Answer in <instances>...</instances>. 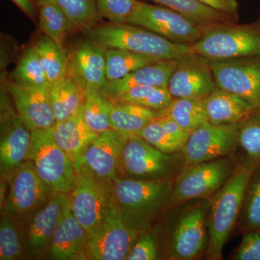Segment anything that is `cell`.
<instances>
[{
	"mask_svg": "<svg viewBox=\"0 0 260 260\" xmlns=\"http://www.w3.org/2000/svg\"><path fill=\"white\" fill-rule=\"evenodd\" d=\"M174 180L119 178L113 184L114 203L128 226L142 233L156 226L174 206Z\"/></svg>",
	"mask_w": 260,
	"mask_h": 260,
	"instance_id": "1",
	"label": "cell"
},
{
	"mask_svg": "<svg viewBox=\"0 0 260 260\" xmlns=\"http://www.w3.org/2000/svg\"><path fill=\"white\" fill-rule=\"evenodd\" d=\"M210 199L191 200L175 205L164 218L159 233L164 257L194 260L206 256Z\"/></svg>",
	"mask_w": 260,
	"mask_h": 260,
	"instance_id": "2",
	"label": "cell"
},
{
	"mask_svg": "<svg viewBox=\"0 0 260 260\" xmlns=\"http://www.w3.org/2000/svg\"><path fill=\"white\" fill-rule=\"evenodd\" d=\"M256 168L238 158L232 177L210 198L206 253L208 259H223L224 246L239 223L246 188Z\"/></svg>",
	"mask_w": 260,
	"mask_h": 260,
	"instance_id": "3",
	"label": "cell"
},
{
	"mask_svg": "<svg viewBox=\"0 0 260 260\" xmlns=\"http://www.w3.org/2000/svg\"><path fill=\"white\" fill-rule=\"evenodd\" d=\"M188 52L210 61L260 56V18L247 24L204 25L203 37L188 46Z\"/></svg>",
	"mask_w": 260,
	"mask_h": 260,
	"instance_id": "4",
	"label": "cell"
},
{
	"mask_svg": "<svg viewBox=\"0 0 260 260\" xmlns=\"http://www.w3.org/2000/svg\"><path fill=\"white\" fill-rule=\"evenodd\" d=\"M85 34L88 39L105 49H122L161 60L179 59L188 53V46L175 44L148 29L127 23L98 25Z\"/></svg>",
	"mask_w": 260,
	"mask_h": 260,
	"instance_id": "5",
	"label": "cell"
},
{
	"mask_svg": "<svg viewBox=\"0 0 260 260\" xmlns=\"http://www.w3.org/2000/svg\"><path fill=\"white\" fill-rule=\"evenodd\" d=\"M185 165L180 152L164 153L131 133L121 156L118 175L136 180H174Z\"/></svg>",
	"mask_w": 260,
	"mask_h": 260,
	"instance_id": "6",
	"label": "cell"
},
{
	"mask_svg": "<svg viewBox=\"0 0 260 260\" xmlns=\"http://www.w3.org/2000/svg\"><path fill=\"white\" fill-rule=\"evenodd\" d=\"M7 181L8 192L1 203L2 213L14 220L20 228L54 195L38 176L30 160L15 169Z\"/></svg>",
	"mask_w": 260,
	"mask_h": 260,
	"instance_id": "7",
	"label": "cell"
},
{
	"mask_svg": "<svg viewBox=\"0 0 260 260\" xmlns=\"http://www.w3.org/2000/svg\"><path fill=\"white\" fill-rule=\"evenodd\" d=\"M29 160L38 176L53 194H70L74 186L76 170L73 161L56 144L51 128L32 130Z\"/></svg>",
	"mask_w": 260,
	"mask_h": 260,
	"instance_id": "8",
	"label": "cell"
},
{
	"mask_svg": "<svg viewBox=\"0 0 260 260\" xmlns=\"http://www.w3.org/2000/svg\"><path fill=\"white\" fill-rule=\"evenodd\" d=\"M237 155L185 165L174 179V205L210 199L229 181L237 168Z\"/></svg>",
	"mask_w": 260,
	"mask_h": 260,
	"instance_id": "9",
	"label": "cell"
},
{
	"mask_svg": "<svg viewBox=\"0 0 260 260\" xmlns=\"http://www.w3.org/2000/svg\"><path fill=\"white\" fill-rule=\"evenodd\" d=\"M127 23L138 25L170 42L190 46L201 39L204 25L166 7L138 3Z\"/></svg>",
	"mask_w": 260,
	"mask_h": 260,
	"instance_id": "10",
	"label": "cell"
},
{
	"mask_svg": "<svg viewBox=\"0 0 260 260\" xmlns=\"http://www.w3.org/2000/svg\"><path fill=\"white\" fill-rule=\"evenodd\" d=\"M140 234L126 225L112 198L104 219L88 234L89 259H126Z\"/></svg>",
	"mask_w": 260,
	"mask_h": 260,
	"instance_id": "11",
	"label": "cell"
},
{
	"mask_svg": "<svg viewBox=\"0 0 260 260\" xmlns=\"http://www.w3.org/2000/svg\"><path fill=\"white\" fill-rule=\"evenodd\" d=\"M32 133L13 109L5 93H1L0 170L3 180L29 160Z\"/></svg>",
	"mask_w": 260,
	"mask_h": 260,
	"instance_id": "12",
	"label": "cell"
},
{
	"mask_svg": "<svg viewBox=\"0 0 260 260\" xmlns=\"http://www.w3.org/2000/svg\"><path fill=\"white\" fill-rule=\"evenodd\" d=\"M130 134L114 129L99 133L83 156L74 164L75 169H80L113 186L119 179V162Z\"/></svg>",
	"mask_w": 260,
	"mask_h": 260,
	"instance_id": "13",
	"label": "cell"
},
{
	"mask_svg": "<svg viewBox=\"0 0 260 260\" xmlns=\"http://www.w3.org/2000/svg\"><path fill=\"white\" fill-rule=\"evenodd\" d=\"M239 124L217 125L206 121L194 130L180 151L186 165L237 155Z\"/></svg>",
	"mask_w": 260,
	"mask_h": 260,
	"instance_id": "14",
	"label": "cell"
},
{
	"mask_svg": "<svg viewBox=\"0 0 260 260\" xmlns=\"http://www.w3.org/2000/svg\"><path fill=\"white\" fill-rule=\"evenodd\" d=\"M75 170L76 179L69 194L70 208L88 235L105 216L112 203V186L80 169Z\"/></svg>",
	"mask_w": 260,
	"mask_h": 260,
	"instance_id": "15",
	"label": "cell"
},
{
	"mask_svg": "<svg viewBox=\"0 0 260 260\" xmlns=\"http://www.w3.org/2000/svg\"><path fill=\"white\" fill-rule=\"evenodd\" d=\"M219 88L235 94L260 110V56L210 61Z\"/></svg>",
	"mask_w": 260,
	"mask_h": 260,
	"instance_id": "16",
	"label": "cell"
},
{
	"mask_svg": "<svg viewBox=\"0 0 260 260\" xmlns=\"http://www.w3.org/2000/svg\"><path fill=\"white\" fill-rule=\"evenodd\" d=\"M217 88L210 60L189 52L178 59L168 85L174 99L198 100H203Z\"/></svg>",
	"mask_w": 260,
	"mask_h": 260,
	"instance_id": "17",
	"label": "cell"
},
{
	"mask_svg": "<svg viewBox=\"0 0 260 260\" xmlns=\"http://www.w3.org/2000/svg\"><path fill=\"white\" fill-rule=\"evenodd\" d=\"M69 201V194H54L44 208L21 227L25 256L38 257L50 246Z\"/></svg>",
	"mask_w": 260,
	"mask_h": 260,
	"instance_id": "18",
	"label": "cell"
},
{
	"mask_svg": "<svg viewBox=\"0 0 260 260\" xmlns=\"http://www.w3.org/2000/svg\"><path fill=\"white\" fill-rule=\"evenodd\" d=\"M106 50L90 39L80 43L69 52L67 75L84 90H101L107 82Z\"/></svg>",
	"mask_w": 260,
	"mask_h": 260,
	"instance_id": "19",
	"label": "cell"
},
{
	"mask_svg": "<svg viewBox=\"0 0 260 260\" xmlns=\"http://www.w3.org/2000/svg\"><path fill=\"white\" fill-rule=\"evenodd\" d=\"M6 90L14 102L15 110L29 129H48L56 124L49 89L23 86L11 82L7 83Z\"/></svg>",
	"mask_w": 260,
	"mask_h": 260,
	"instance_id": "20",
	"label": "cell"
},
{
	"mask_svg": "<svg viewBox=\"0 0 260 260\" xmlns=\"http://www.w3.org/2000/svg\"><path fill=\"white\" fill-rule=\"evenodd\" d=\"M88 239L86 230L72 212L69 196V201L48 249L49 259H89Z\"/></svg>",
	"mask_w": 260,
	"mask_h": 260,
	"instance_id": "21",
	"label": "cell"
},
{
	"mask_svg": "<svg viewBox=\"0 0 260 260\" xmlns=\"http://www.w3.org/2000/svg\"><path fill=\"white\" fill-rule=\"evenodd\" d=\"M178 63L177 59H164L132 72L121 79L107 81L101 92L108 99L134 87H167Z\"/></svg>",
	"mask_w": 260,
	"mask_h": 260,
	"instance_id": "22",
	"label": "cell"
},
{
	"mask_svg": "<svg viewBox=\"0 0 260 260\" xmlns=\"http://www.w3.org/2000/svg\"><path fill=\"white\" fill-rule=\"evenodd\" d=\"M203 102L208 121L217 125L240 124L259 111L245 99L218 87Z\"/></svg>",
	"mask_w": 260,
	"mask_h": 260,
	"instance_id": "23",
	"label": "cell"
},
{
	"mask_svg": "<svg viewBox=\"0 0 260 260\" xmlns=\"http://www.w3.org/2000/svg\"><path fill=\"white\" fill-rule=\"evenodd\" d=\"M51 129L56 144L69 157L73 164L83 156L98 135L87 124L82 113V108L71 117L56 121Z\"/></svg>",
	"mask_w": 260,
	"mask_h": 260,
	"instance_id": "24",
	"label": "cell"
},
{
	"mask_svg": "<svg viewBox=\"0 0 260 260\" xmlns=\"http://www.w3.org/2000/svg\"><path fill=\"white\" fill-rule=\"evenodd\" d=\"M136 134L164 153H176L181 151L190 133L172 118L161 116Z\"/></svg>",
	"mask_w": 260,
	"mask_h": 260,
	"instance_id": "25",
	"label": "cell"
},
{
	"mask_svg": "<svg viewBox=\"0 0 260 260\" xmlns=\"http://www.w3.org/2000/svg\"><path fill=\"white\" fill-rule=\"evenodd\" d=\"M49 95L56 120L61 121L79 112L83 106L85 90L66 75L49 85Z\"/></svg>",
	"mask_w": 260,
	"mask_h": 260,
	"instance_id": "26",
	"label": "cell"
},
{
	"mask_svg": "<svg viewBox=\"0 0 260 260\" xmlns=\"http://www.w3.org/2000/svg\"><path fill=\"white\" fill-rule=\"evenodd\" d=\"M110 124L112 129L138 133L150 122L160 117V111L151 110L129 103L112 100Z\"/></svg>",
	"mask_w": 260,
	"mask_h": 260,
	"instance_id": "27",
	"label": "cell"
},
{
	"mask_svg": "<svg viewBox=\"0 0 260 260\" xmlns=\"http://www.w3.org/2000/svg\"><path fill=\"white\" fill-rule=\"evenodd\" d=\"M39 26L44 34L64 46L67 38L75 31L68 15L53 0H37Z\"/></svg>",
	"mask_w": 260,
	"mask_h": 260,
	"instance_id": "28",
	"label": "cell"
},
{
	"mask_svg": "<svg viewBox=\"0 0 260 260\" xmlns=\"http://www.w3.org/2000/svg\"><path fill=\"white\" fill-rule=\"evenodd\" d=\"M47 74L49 85L64 78L68 72L69 52L48 36H41L34 44Z\"/></svg>",
	"mask_w": 260,
	"mask_h": 260,
	"instance_id": "29",
	"label": "cell"
},
{
	"mask_svg": "<svg viewBox=\"0 0 260 260\" xmlns=\"http://www.w3.org/2000/svg\"><path fill=\"white\" fill-rule=\"evenodd\" d=\"M160 114L172 118L189 133L208 121L203 100L198 99H174L167 109L160 111Z\"/></svg>",
	"mask_w": 260,
	"mask_h": 260,
	"instance_id": "30",
	"label": "cell"
},
{
	"mask_svg": "<svg viewBox=\"0 0 260 260\" xmlns=\"http://www.w3.org/2000/svg\"><path fill=\"white\" fill-rule=\"evenodd\" d=\"M106 73L107 81L121 79L132 72L161 59L122 49H107Z\"/></svg>",
	"mask_w": 260,
	"mask_h": 260,
	"instance_id": "31",
	"label": "cell"
},
{
	"mask_svg": "<svg viewBox=\"0 0 260 260\" xmlns=\"http://www.w3.org/2000/svg\"><path fill=\"white\" fill-rule=\"evenodd\" d=\"M112 104V101L106 97L100 90L85 89L82 113L89 127L98 134L112 129L110 124Z\"/></svg>",
	"mask_w": 260,
	"mask_h": 260,
	"instance_id": "32",
	"label": "cell"
},
{
	"mask_svg": "<svg viewBox=\"0 0 260 260\" xmlns=\"http://www.w3.org/2000/svg\"><path fill=\"white\" fill-rule=\"evenodd\" d=\"M151 1L174 10L201 25L237 21L232 17L208 8L197 0H151Z\"/></svg>",
	"mask_w": 260,
	"mask_h": 260,
	"instance_id": "33",
	"label": "cell"
},
{
	"mask_svg": "<svg viewBox=\"0 0 260 260\" xmlns=\"http://www.w3.org/2000/svg\"><path fill=\"white\" fill-rule=\"evenodd\" d=\"M13 82L34 88H49V80L34 45L23 53L12 74Z\"/></svg>",
	"mask_w": 260,
	"mask_h": 260,
	"instance_id": "34",
	"label": "cell"
},
{
	"mask_svg": "<svg viewBox=\"0 0 260 260\" xmlns=\"http://www.w3.org/2000/svg\"><path fill=\"white\" fill-rule=\"evenodd\" d=\"M238 142L240 155L237 157L254 167L260 166V110L253 113L239 124Z\"/></svg>",
	"mask_w": 260,
	"mask_h": 260,
	"instance_id": "35",
	"label": "cell"
},
{
	"mask_svg": "<svg viewBox=\"0 0 260 260\" xmlns=\"http://www.w3.org/2000/svg\"><path fill=\"white\" fill-rule=\"evenodd\" d=\"M109 99L162 111L170 105L174 98L167 87L141 86L130 88Z\"/></svg>",
	"mask_w": 260,
	"mask_h": 260,
	"instance_id": "36",
	"label": "cell"
},
{
	"mask_svg": "<svg viewBox=\"0 0 260 260\" xmlns=\"http://www.w3.org/2000/svg\"><path fill=\"white\" fill-rule=\"evenodd\" d=\"M68 15L75 31L87 32L102 20L95 0H53Z\"/></svg>",
	"mask_w": 260,
	"mask_h": 260,
	"instance_id": "37",
	"label": "cell"
},
{
	"mask_svg": "<svg viewBox=\"0 0 260 260\" xmlns=\"http://www.w3.org/2000/svg\"><path fill=\"white\" fill-rule=\"evenodd\" d=\"M238 225L242 233L260 229V166L246 186Z\"/></svg>",
	"mask_w": 260,
	"mask_h": 260,
	"instance_id": "38",
	"label": "cell"
},
{
	"mask_svg": "<svg viewBox=\"0 0 260 260\" xmlns=\"http://www.w3.org/2000/svg\"><path fill=\"white\" fill-rule=\"evenodd\" d=\"M25 256L21 228L17 222L2 215L0 222V259L17 260Z\"/></svg>",
	"mask_w": 260,
	"mask_h": 260,
	"instance_id": "39",
	"label": "cell"
},
{
	"mask_svg": "<svg viewBox=\"0 0 260 260\" xmlns=\"http://www.w3.org/2000/svg\"><path fill=\"white\" fill-rule=\"evenodd\" d=\"M156 227L142 233L132 247L126 260H155L164 255L160 233Z\"/></svg>",
	"mask_w": 260,
	"mask_h": 260,
	"instance_id": "40",
	"label": "cell"
},
{
	"mask_svg": "<svg viewBox=\"0 0 260 260\" xmlns=\"http://www.w3.org/2000/svg\"><path fill=\"white\" fill-rule=\"evenodd\" d=\"M102 18L109 23H126L140 3L138 0H95Z\"/></svg>",
	"mask_w": 260,
	"mask_h": 260,
	"instance_id": "41",
	"label": "cell"
},
{
	"mask_svg": "<svg viewBox=\"0 0 260 260\" xmlns=\"http://www.w3.org/2000/svg\"><path fill=\"white\" fill-rule=\"evenodd\" d=\"M242 242L232 259L260 260V229L243 233Z\"/></svg>",
	"mask_w": 260,
	"mask_h": 260,
	"instance_id": "42",
	"label": "cell"
},
{
	"mask_svg": "<svg viewBox=\"0 0 260 260\" xmlns=\"http://www.w3.org/2000/svg\"><path fill=\"white\" fill-rule=\"evenodd\" d=\"M212 9L229 15L238 20V4L237 0H197Z\"/></svg>",
	"mask_w": 260,
	"mask_h": 260,
	"instance_id": "43",
	"label": "cell"
},
{
	"mask_svg": "<svg viewBox=\"0 0 260 260\" xmlns=\"http://www.w3.org/2000/svg\"><path fill=\"white\" fill-rule=\"evenodd\" d=\"M30 20L37 21L38 9L37 0H11Z\"/></svg>",
	"mask_w": 260,
	"mask_h": 260,
	"instance_id": "44",
	"label": "cell"
}]
</instances>
